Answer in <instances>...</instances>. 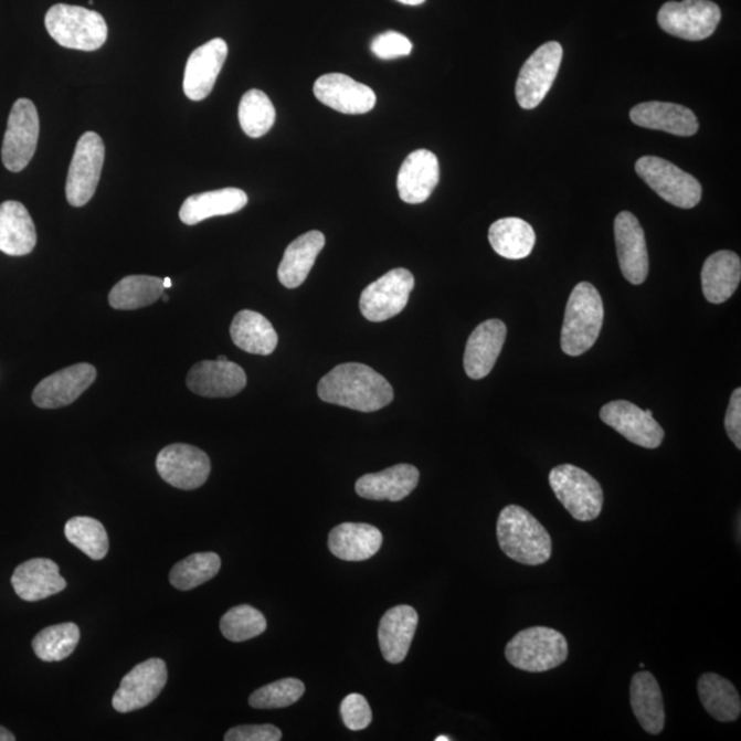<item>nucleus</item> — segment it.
I'll return each mask as SVG.
<instances>
[{"instance_id":"30","label":"nucleus","mask_w":741,"mask_h":741,"mask_svg":"<svg viewBox=\"0 0 741 741\" xmlns=\"http://www.w3.org/2000/svg\"><path fill=\"white\" fill-rule=\"evenodd\" d=\"M247 201L246 192L235 187L201 192L187 198L180 208L179 216L184 224L195 225L203 220L240 212L247 205Z\"/></svg>"},{"instance_id":"47","label":"nucleus","mask_w":741,"mask_h":741,"mask_svg":"<svg viewBox=\"0 0 741 741\" xmlns=\"http://www.w3.org/2000/svg\"><path fill=\"white\" fill-rule=\"evenodd\" d=\"M14 740L15 737L13 733L9 731V729L0 727V741H14Z\"/></svg>"},{"instance_id":"22","label":"nucleus","mask_w":741,"mask_h":741,"mask_svg":"<svg viewBox=\"0 0 741 741\" xmlns=\"http://www.w3.org/2000/svg\"><path fill=\"white\" fill-rule=\"evenodd\" d=\"M11 585L22 601L39 602L64 591L66 580L53 560L36 558L27 560L14 570Z\"/></svg>"},{"instance_id":"28","label":"nucleus","mask_w":741,"mask_h":741,"mask_svg":"<svg viewBox=\"0 0 741 741\" xmlns=\"http://www.w3.org/2000/svg\"><path fill=\"white\" fill-rule=\"evenodd\" d=\"M35 223L22 203L6 201L0 205V252L27 256L36 246Z\"/></svg>"},{"instance_id":"3","label":"nucleus","mask_w":741,"mask_h":741,"mask_svg":"<svg viewBox=\"0 0 741 741\" xmlns=\"http://www.w3.org/2000/svg\"><path fill=\"white\" fill-rule=\"evenodd\" d=\"M604 320L601 294L592 283L581 282L571 292L565 307L562 328V349L565 354L581 356L596 343Z\"/></svg>"},{"instance_id":"41","label":"nucleus","mask_w":741,"mask_h":741,"mask_svg":"<svg viewBox=\"0 0 741 741\" xmlns=\"http://www.w3.org/2000/svg\"><path fill=\"white\" fill-rule=\"evenodd\" d=\"M220 631L230 642L241 643L263 635L267 631V620L257 608L248 604L236 605L223 615Z\"/></svg>"},{"instance_id":"26","label":"nucleus","mask_w":741,"mask_h":741,"mask_svg":"<svg viewBox=\"0 0 741 741\" xmlns=\"http://www.w3.org/2000/svg\"><path fill=\"white\" fill-rule=\"evenodd\" d=\"M419 615L411 605H395L382 616L379 624V647L389 664H401L414 641Z\"/></svg>"},{"instance_id":"49","label":"nucleus","mask_w":741,"mask_h":741,"mask_svg":"<svg viewBox=\"0 0 741 741\" xmlns=\"http://www.w3.org/2000/svg\"><path fill=\"white\" fill-rule=\"evenodd\" d=\"M162 282H163V287H166V288H171L172 287L171 278H166Z\"/></svg>"},{"instance_id":"25","label":"nucleus","mask_w":741,"mask_h":741,"mask_svg":"<svg viewBox=\"0 0 741 741\" xmlns=\"http://www.w3.org/2000/svg\"><path fill=\"white\" fill-rule=\"evenodd\" d=\"M419 469L411 464H398L381 473L363 475L356 483V494L373 501L398 502L409 497L419 484Z\"/></svg>"},{"instance_id":"36","label":"nucleus","mask_w":741,"mask_h":741,"mask_svg":"<svg viewBox=\"0 0 741 741\" xmlns=\"http://www.w3.org/2000/svg\"><path fill=\"white\" fill-rule=\"evenodd\" d=\"M166 287L156 276L131 275L118 282L109 294L112 308L134 310L149 307L163 296Z\"/></svg>"},{"instance_id":"31","label":"nucleus","mask_w":741,"mask_h":741,"mask_svg":"<svg viewBox=\"0 0 741 741\" xmlns=\"http://www.w3.org/2000/svg\"><path fill=\"white\" fill-rule=\"evenodd\" d=\"M325 245L326 237L320 231H309L293 241L283 254L279 265L278 278L282 285L287 288L301 286Z\"/></svg>"},{"instance_id":"4","label":"nucleus","mask_w":741,"mask_h":741,"mask_svg":"<svg viewBox=\"0 0 741 741\" xmlns=\"http://www.w3.org/2000/svg\"><path fill=\"white\" fill-rule=\"evenodd\" d=\"M44 22L50 36L62 47L95 51L107 41L104 17L81 6L54 4Z\"/></svg>"},{"instance_id":"43","label":"nucleus","mask_w":741,"mask_h":741,"mask_svg":"<svg viewBox=\"0 0 741 741\" xmlns=\"http://www.w3.org/2000/svg\"><path fill=\"white\" fill-rule=\"evenodd\" d=\"M341 717L350 731H363L372 722L369 701L360 694H350L342 700Z\"/></svg>"},{"instance_id":"37","label":"nucleus","mask_w":741,"mask_h":741,"mask_svg":"<svg viewBox=\"0 0 741 741\" xmlns=\"http://www.w3.org/2000/svg\"><path fill=\"white\" fill-rule=\"evenodd\" d=\"M81 642V629L72 622L53 625L39 632L32 642V648L43 661H61L75 653Z\"/></svg>"},{"instance_id":"5","label":"nucleus","mask_w":741,"mask_h":741,"mask_svg":"<svg viewBox=\"0 0 741 741\" xmlns=\"http://www.w3.org/2000/svg\"><path fill=\"white\" fill-rule=\"evenodd\" d=\"M569 643L562 633L546 626L528 627L511 638L506 658L518 670L544 673L563 665Z\"/></svg>"},{"instance_id":"15","label":"nucleus","mask_w":741,"mask_h":741,"mask_svg":"<svg viewBox=\"0 0 741 741\" xmlns=\"http://www.w3.org/2000/svg\"><path fill=\"white\" fill-rule=\"evenodd\" d=\"M601 419L622 437L642 448L656 449L664 443L665 432L653 411H643L629 401H611L601 410Z\"/></svg>"},{"instance_id":"35","label":"nucleus","mask_w":741,"mask_h":741,"mask_svg":"<svg viewBox=\"0 0 741 741\" xmlns=\"http://www.w3.org/2000/svg\"><path fill=\"white\" fill-rule=\"evenodd\" d=\"M489 242L499 256L508 260H522L530 256L533 251L536 232L522 219H501L490 225Z\"/></svg>"},{"instance_id":"42","label":"nucleus","mask_w":741,"mask_h":741,"mask_svg":"<svg viewBox=\"0 0 741 741\" xmlns=\"http://www.w3.org/2000/svg\"><path fill=\"white\" fill-rule=\"evenodd\" d=\"M305 694L303 681L297 678H283V680L268 684V686L258 688L248 698V705L257 710L283 709L297 703Z\"/></svg>"},{"instance_id":"12","label":"nucleus","mask_w":741,"mask_h":741,"mask_svg":"<svg viewBox=\"0 0 741 741\" xmlns=\"http://www.w3.org/2000/svg\"><path fill=\"white\" fill-rule=\"evenodd\" d=\"M563 49L558 42L542 44L520 70L515 95L520 107L534 109L544 100L562 64Z\"/></svg>"},{"instance_id":"21","label":"nucleus","mask_w":741,"mask_h":741,"mask_svg":"<svg viewBox=\"0 0 741 741\" xmlns=\"http://www.w3.org/2000/svg\"><path fill=\"white\" fill-rule=\"evenodd\" d=\"M507 327L499 319L480 324L469 336L464 352V370L468 378L478 381L488 377L505 347Z\"/></svg>"},{"instance_id":"10","label":"nucleus","mask_w":741,"mask_h":741,"mask_svg":"<svg viewBox=\"0 0 741 741\" xmlns=\"http://www.w3.org/2000/svg\"><path fill=\"white\" fill-rule=\"evenodd\" d=\"M414 287L415 278L409 269L389 271L361 293V314L373 324L392 319L403 313Z\"/></svg>"},{"instance_id":"11","label":"nucleus","mask_w":741,"mask_h":741,"mask_svg":"<svg viewBox=\"0 0 741 741\" xmlns=\"http://www.w3.org/2000/svg\"><path fill=\"white\" fill-rule=\"evenodd\" d=\"M105 162L104 140L96 133L78 139L66 179V198L72 207L87 205L98 187Z\"/></svg>"},{"instance_id":"9","label":"nucleus","mask_w":741,"mask_h":741,"mask_svg":"<svg viewBox=\"0 0 741 741\" xmlns=\"http://www.w3.org/2000/svg\"><path fill=\"white\" fill-rule=\"evenodd\" d=\"M41 123L36 106L27 98L15 102L6 129L2 161L10 172H21L35 156Z\"/></svg>"},{"instance_id":"46","label":"nucleus","mask_w":741,"mask_h":741,"mask_svg":"<svg viewBox=\"0 0 741 741\" xmlns=\"http://www.w3.org/2000/svg\"><path fill=\"white\" fill-rule=\"evenodd\" d=\"M726 428L732 443L741 449V389L738 388L731 395L726 416Z\"/></svg>"},{"instance_id":"16","label":"nucleus","mask_w":741,"mask_h":741,"mask_svg":"<svg viewBox=\"0 0 741 741\" xmlns=\"http://www.w3.org/2000/svg\"><path fill=\"white\" fill-rule=\"evenodd\" d=\"M614 234L621 273L632 285H642L649 271L646 234L635 214L621 212L615 218Z\"/></svg>"},{"instance_id":"17","label":"nucleus","mask_w":741,"mask_h":741,"mask_svg":"<svg viewBox=\"0 0 741 741\" xmlns=\"http://www.w3.org/2000/svg\"><path fill=\"white\" fill-rule=\"evenodd\" d=\"M96 378L95 367L75 364L44 378L33 390L32 400L39 409L55 410L75 403Z\"/></svg>"},{"instance_id":"8","label":"nucleus","mask_w":741,"mask_h":741,"mask_svg":"<svg viewBox=\"0 0 741 741\" xmlns=\"http://www.w3.org/2000/svg\"><path fill=\"white\" fill-rule=\"evenodd\" d=\"M721 21V9L710 0L667 2L658 13V24L671 36L699 42L710 38Z\"/></svg>"},{"instance_id":"38","label":"nucleus","mask_w":741,"mask_h":741,"mask_svg":"<svg viewBox=\"0 0 741 741\" xmlns=\"http://www.w3.org/2000/svg\"><path fill=\"white\" fill-rule=\"evenodd\" d=\"M222 559L214 552L194 553L173 565L169 581L179 591H191L219 574Z\"/></svg>"},{"instance_id":"45","label":"nucleus","mask_w":741,"mask_h":741,"mask_svg":"<svg viewBox=\"0 0 741 741\" xmlns=\"http://www.w3.org/2000/svg\"><path fill=\"white\" fill-rule=\"evenodd\" d=\"M225 741H279V728L264 723V726H241L230 729L224 737Z\"/></svg>"},{"instance_id":"32","label":"nucleus","mask_w":741,"mask_h":741,"mask_svg":"<svg viewBox=\"0 0 741 741\" xmlns=\"http://www.w3.org/2000/svg\"><path fill=\"white\" fill-rule=\"evenodd\" d=\"M631 705L644 731L659 734L664 731L666 714L664 698L653 673H636L631 684Z\"/></svg>"},{"instance_id":"13","label":"nucleus","mask_w":741,"mask_h":741,"mask_svg":"<svg viewBox=\"0 0 741 741\" xmlns=\"http://www.w3.org/2000/svg\"><path fill=\"white\" fill-rule=\"evenodd\" d=\"M167 681L166 661L158 658L141 661L123 678L120 687L113 696V709L121 714L144 709L160 696Z\"/></svg>"},{"instance_id":"48","label":"nucleus","mask_w":741,"mask_h":741,"mask_svg":"<svg viewBox=\"0 0 741 741\" xmlns=\"http://www.w3.org/2000/svg\"><path fill=\"white\" fill-rule=\"evenodd\" d=\"M398 2L406 6H419L426 2V0H398Z\"/></svg>"},{"instance_id":"19","label":"nucleus","mask_w":741,"mask_h":741,"mask_svg":"<svg viewBox=\"0 0 741 741\" xmlns=\"http://www.w3.org/2000/svg\"><path fill=\"white\" fill-rule=\"evenodd\" d=\"M227 55V43L220 38L212 39L211 42L192 51L186 64L183 78L187 98L191 100L208 98L216 84Z\"/></svg>"},{"instance_id":"20","label":"nucleus","mask_w":741,"mask_h":741,"mask_svg":"<svg viewBox=\"0 0 741 741\" xmlns=\"http://www.w3.org/2000/svg\"><path fill=\"white\" fill-rule=\"evenodd\" d=\"M247 378L242 367L230 360H203L187 375V387L201 398H234L245 389Z\"/></svg>"},{"instance_id":"50","label":"nucleus","mask_w":741,"mask_h":741,"mask_svg":"<svg viewBox=\"0 0 741 741\" xmlns=\"http://www.w3.org/2000/svg\"><path fill=\"white\" fill-rule=\"evenodd\" d=\"M452 738L445 737V734H441V737L435 738V741H451Z\"/></svg>"},{"instance_id":"6","label":"nucleus","mask_w":741,"mask_h":741,"mask_svg":"<svg viewBox=\"0 0 741 741\" xmlns=\"http://www.w3.org/2000/svg\"><path fill=\"white\" fill-rule=\"evenodd\" d=\"M550 485L557 499L574 519L591 522L602 514V486L585 469L562 464L550 473Z\"/></svg>"},{"instance_id":"39","label":"nucleus","mask_w":741,"mask_h":741,"mask_svg":"<svg viewBox=\"0 0 741 741\" xmlns=\"http://www.w3.org/2000/svg\"><path fill=\"white\" fill-rule=\"evenodd\" d=\"M243 133L248 138H262L271 131L276 120V110L268 95L260 89H251L242 96L237 110Z\"/></svg>"},{"instance_id":"52","label":"nucleus","mask_w":741,"mask_h":741,"mask_svg":"<svg viewBox=\"0 0 741 741\" xmlns=\"http://www.w3.org/2000/svg\"><path fill=\"white\" fill-rule=\"evenodd\" d=\"M161 298L163 299V301H169V297L166 296V293H163V296Z\"/></svg>"},{"instance_id":"29","label":"nucleus","mask_w":741,"mask_h":741,"mask_svg":"<svg viewBox=\"0 0 741 741\" xmlns=\"http://www.w3.org/2000/svg\"><path fill=\"white\" fill-rule=\"evenodd\" d=\"M741 262L737 253L720 251L711 254L701 268V290L707 301L722 304L738 290Z\"/></svg>"},{"instance_id":"51","label":"nucleus","mask_w":741,"mask_h":741,"mask_svg":"<svg viewBox=\"0 0 741 741\" xmlns=\"http://www.w3.org/2000/svg\"><path fill=\"white\" fill-rule=\"evenodd\" d=\"M218 360H220V361H225V360H229V359L225 358V356H219V359H218Z\"/></svg>"},{"instance_id":"18","label":"nucleus","mask_w":741,"mask_h":741,"mask_svg":"<svg viewBox=\"0 0 741 741\" xmlns=\"http://www.w3.org/2000/svg\"><path fill=\"white\" fill-rule=\"evenodd\" d=\"M314 93L321 104L343 115H366L377 105V95L369 86L342 73H328L319 77Z\"/></svg>"},{"instance_id":"24","label":"nucleus","mask_w":741,"mask_h":741,"mask_svg":"<svg viewBox=\"0 0 741 741\" xmlns=\"http://www.w3.org/2000/svg\"><path fill=\"white\" fill-rule=\"evenodd\" d=\"M637 127L656 129L677 137H692L699 129L698 118L688 107L669 102H644L631 110Z\"/></svg>"},{"instance_id":"23","label":"nucleus","mask_w":741,"mask_h":741,"mask_svg":"<svg viewBox=\"0 0 741 741\" xmlns=\"http://www.w3.org/2000/svg\"><path fill=\"white\" fill-rule=\"evenodd\" d=\"M440 182V162L426 149L411 152L400 168L398 190L401 200L411 205L427 201Z\"/></svg>"},{"instance_id":"2","label":"nucleus","mask_w":741,"mask_h":741,"mask_svg":"<svg viewBox=\"0 0 741 741\" xmlns=\"http://www.w3.org/2000/svg\"><path fill=\"white\" fill-rule=\"evenodd\" d=\"M497 541L515 562L540 565L552 557V539L539 519L519 506H507L497 519Z\"/></svg>"},{"instance_id":"27","label":"nucleus","mask_w":741,"mask_h":741,"mask_svg":"<svg viewBox=\"0 0 741 741\" xmlns=\"http://www.w3.org/2000/svg\"><path fill=\"white\" fill-rule=\"evenodd\" d=\"M383 537L375 526L367 523H342L328 536V548L334 557L348 562H364L381 550Z\"/></svg>"},{"instance_id":"7","label":"nucleus","mask_w":741,"mask_h":741,"mask_svg":"<svg viewBox=\"0 0 741 741\" xmlns=\"http://www.w3.org/2000/svg\"><path fill=\"white\" fill-rule=\"evenodd\" d=\"M636 172L656 194L677 208L692 209L701 200V186L664 158L646 156L636 162Z\"/></svg>"},{"instance_id":"1","label":"nucleus","mask_w":741,"mask_h":741,"mask_svg":"<svg viewBox=\"0 0 741 741\" xmlns=\"http://www.w3.org/2000/svg\"><path fill=\"white\" fill-rule=\"evenodd\" d=\"M318 394L325 403L360 412L382 410L394 399L388 379L360 363L337 366L320 379Z\"/></svg>"},{"instance_id":"14","label":"nucleus","mask_w":741,"mask_h":741,"mask_svg":"<svg viewBox=\"0 0 741 741\" xmlns=\"http://www.w3.org/2000/svg\"><path fill=\"white\" fill-rule=\"evenodd\" d=\"M157 472L167 484L182 490H194L207 483L211 459L197 446L173 444L157 456Z\"/></svg>"},{"instance_id":"33","label":"nucleus","mask_w":741,"mask_h":741,"mask_svg":"<svg viewBox=\"0 0 741 741\" xmlns=\"http://www.w3.org/2000/svg\"><path fill=\"white\" fill-rule=\"evenodd\" d=\"M232 342L247 353L268 356L278 347V334L262 314L241 310L232 320Z\"/></svg>"},{"instance_id":"34","label":"nucleus","mask_w":741,"mask_h":741,"mask_svg":"<svg viewBox=\"0 0 741 741\" xmlns=\"http://www.w3.org/2000/svg\"><path fill=\"white\" fill-rule=\"evenodd\" d=\"M698 692L701 705L714 720L733 722L739 720L741 700L738 689L727 678L706 673L699 678Z\"/></svg>"},{"instance_id":"40","label":"nucleus","mask_w":741,"mask_h":741,"mask_svg":"<svg viewBox=\"0 0 741 741\" xmlns=\"http://www.w3.org/2000/svg\"><path fill=\"white\" fill-rule=\"evenodd\" d=\"M65 537L89 559L102 560L109 552L105 526L94 518L76 517L67 520Z\"/></svg>"},{"instance_id":"44","label":"nucleus","mask_w":741,"mask_h":741,"mask_svg":"<svg viewBox=\"0 0 741 741\" xmlns=\"http://www.w3.org/2000/svg\"><path fill=\"white\" fill-rule=\"evenodd\" d=\"M371 51L381 60H394L411 54L410 39L399 32L388 31L373 39Z\"/></svg>"}]
</instances>
